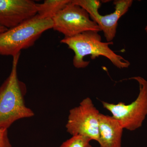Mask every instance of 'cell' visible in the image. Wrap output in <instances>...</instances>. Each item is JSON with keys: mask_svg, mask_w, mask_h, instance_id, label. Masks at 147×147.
I'll use <instances>...</instances> for the list:
<instances>
[{"mask_svg": "<svg viewBox=\"0 0 147 147\" xmlns=\"http://www.w3.org/2000/svg\"><path fill=\"white\" fill-rule=\"evenodd\" d=\"M20 54L13 56L10 74L0 86V127L8 129L16 121L32 117L33 111L25 101L26 84L18 79L17 66Z\"/></svg>", "mask_w": 147, "mask_h": 147, "instance_id": "1", "label": "cell"}, {"mask_svg": "<svg viewBox=\"0 0 147 147\" xmlns=\"http://www.w3.org/2000/svg\"><path fill=\"white\" fill-rule=\"evenodd\" d=\"M61 42L73 51V64L76 68H86L89 65L90 61L84 60L88 55H90L92 59L103 56L119 69L128 68L130 65L128 61L110 49L109 45H113V42H102L98 32L90 31L71 37H64Z\"/></svg>", "mask_w": 147, "mask_h": 147, "instance_id": "2", "label": "cell"}, {"mask_svg": "<svg viewBox=\"0 0 147 147\" xmlns=\"http://www.w3.org/2000/svg\"><path fill=\"white\" fill-rule=\"evenodd\" d=\"M53 19L38 14L0 34V55L13 57L34 45L42 34L53 29Z\"/></svg>", "mask_w": 147, "mask_h": 147, "instance_id": "3", "label": "cell"}, {"mask_svg": "<svg viewBox=\"0 0 147 147\" xmlns=\"http://www.w3.org/2000/svg\"><path fill=\"white\" fill-rule=\"evenodd\" d=\"M128 79L136 80L139 84V92L136 100L126 105L123 102L117 104L102 101L103 108L112 113L124 129L132 131L142 126L147 115V81L141 76Z\"/></svg>", "mask_w": 147, "mask_h": 147, "instance_id": "4", "label": "cell"}, {"mask_svg": "<svg viewBox=\"0 0 147 147\" xmlns=\"http://www.w3.org/2000/svg\"><path fill=\"white\" fill-rule=\"evenodd\" d=\"M52 19L53 29L62 34L64 37H71L90 31H101L86 11L71 3V0Z\"/></svg>", "mask_w": 147, "mask_h": 147, "instance_id": "5", "label": "cell"}, {"mask_svg": "<svg viewBox=\"0 0 147 147\" xmlns=\"http://www.w3.org/2000/svg\"><path fill=\"white\" fill-rule=\"evenodd\" d=\"M100 114L90 98H84L79 106L69 110L67 131L72 136L82 135L98 142Z\"/></svg>", "mask_w": 147, "mask_h": 147, "instance_id": "6", "label": "cell"}, {"mask_svg": "<svg viewBox=\"0 0 147 147\" xmlns=\"http://www.w3.org/2000/svg\"><path fill=\"white\" fill-rule=\"evenodd\" d=\"M71 3L80 6L86 11L90 18L95 22L103 32L107 42H113L115 37L120 18L128 11L132 5V0H116L113 2L115 10L105 15H100L98 9L101 2L97 0H71Z\"/></svg>", "mask_w": 147, "mask_h": 147, "instance_id": "7", "label": "cell"}, {"mask_svg": "<svg viewBox=\"0 0 147 147\" xmlns=\"http://www.w3.org/2000/svg\"><path fill=\"white\" fill-rule=\"evenodd\" d=\"M37 14V3L31 0H0V25L12 28Z\"/></svg>", "mask_w": 147, "mask_h": 147, "instance_id": "8", "label": "cell"}, {"mask_svg": "<svg viewBox=\"0 0 147 147\" xmlns=\"http://www.w3.org/2000/svg\"><path fill=\"white\" fill-rule=\"evenodd\" d=\"M123 129L118 121L112 116L100 113L98 142L100 147H121Z\"/></svg>", "mask_w": 147, "mask_h": 147, "instance_id": "9", "label": "cell"}, {"mask_svg": "<svg viewBox=\"0 0 147 147\" xmlns=\"http://www.w3.org/2000/svg\"><path fill=\"white\" fill-rule=\"evenodd\" d=\"M71 0H45L42 3L37 4V14L41 18H53Z\"/></svg>", "mask_w": 147, "mask_h": 147, "instance_id": "10", "label": "cell"}, {"mask_svg": "<svg viewBox=\"0 0 147 147\" xmlns=\"http://www.w3.org/2000/svg\"><path fill=\"white\" fill-rule=\"evenodd\" d=\"M90 139L80 135L72 136L70 139L64 142L59 147H92Z\"/></svg>", "mask_w": 147, "mask_h": 147, "instance_id": "11", "label": "cell"}, {"mask_svg": "<svg viewBox=\"0 0 147 147\" xmlns=\"http://www.w3.org/2000/svg\"><path fill=\"white\" fill-rule=\"evenodd\" d=\"M7 129L0 127V147H12L8 138Z\"/></svg>", "mask_w": 147, "mask_h": 147, "instance_id": "12", "label": "cell"}, {"mask_svg": "<svg viewBox=\"0 0 147 147\" xmlns=\"http://www.w3.org/2000/svg\"><path fill=\"white\" fill-rule=\"evenodd\" d=\"M7 30L8 29L6 28H5V27L0 25V34Z\"/></svg>", "mask_w": 147, "mask_h": 147, "instance_id": "13", "label": "cell"}, {"mask_svg": "<svg viewBox=\"0 0 147 147\" xmlns=\"http://www.w3.org/2000/svg\"><path fill=\"white\" fill-rule=\"evenodd\" d=\"M145 31H146V33L147 34V25L146 26V28H145Z\"/></svg>", "mask_w": 147, "mask_h": 147, "instance_id": "14", "label": "cell"}]
</instances>
